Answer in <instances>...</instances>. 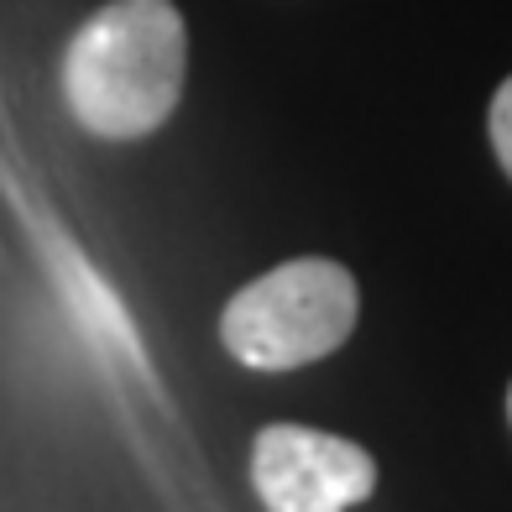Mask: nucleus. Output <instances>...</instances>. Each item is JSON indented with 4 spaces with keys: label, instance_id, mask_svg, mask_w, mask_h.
<instances>
[{
    "label": "nucleus",
    "instance_id": "1",
    "mask_svg": "<svg viewBox=\"0 0 512 512\" xmlns=\"http://www.w3.org/2000/svg\"><path fill=\"white\" fill-rule=\"evenodd\" d=\"M189 74V32L173 0H110L63 53V100L84 131L136 142L173 115Z\"/></svg>",
    "mask_w": 512,
    "mask_h": 512
},
{
    "label": "nucleus",
    "instance_id": "2",
    "mask_svg": "<svg viewBox=\"0 0 512 512\" xmlns=\"http://www.w3.org/2000/svg\"><path fill=\"white\" fill-rule=\"evenodd\" d=\"M356 319L361 288L351 267L330 256H293L230 298L220 314V340L251 371H293L340 351Z\"/></svg>",
    "mask_w": 512,
    "mask_h": 512
},
{
    "label": "nucleus",
    "instance_id": "3",
    "mask_svg": "<svg viewBox=\"0 0 512 512\" xmlns=\"http://www.w3.org/2000/svg\"><path fill=\"white\" fill-rule=\"evenodd\" d=\"M251 486L267 512H345L377 492V460L340 434L272 424L251 445Z\"/></svg>",
    "mask_w": 512,
    "mask_h": 512
},
{
    "label": "nucleus",
    "instance_id": "4",
    "mask_svg": "<svg viewBox=\"0 0 512 512\" xmlns=\"http://www.w3.org/2000/svg\"><path fill=\"white\" fill-rule=\"evenodd\" d=\"M486 131H492V152L502 162V173L512 178V74L502 79V89L492 95V110H486Z\"/></svg>",
    "mask_w": 512,
    "mask_h": 512
},
{
    "label": "nucleus",
    "instance_id": "5",
    "mask_svg": "<svg viewBox=\"0 0 512 512\" xmlns=\"http://www.w3.org/2000/svg\"><path fill=\"white\" fill-rule=\"evenodd\" d=\"M507 418H512V392H507Z\"/></svg>",
    "mask_w": 512,
    "mask_h": 512
}]
</instances>
